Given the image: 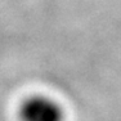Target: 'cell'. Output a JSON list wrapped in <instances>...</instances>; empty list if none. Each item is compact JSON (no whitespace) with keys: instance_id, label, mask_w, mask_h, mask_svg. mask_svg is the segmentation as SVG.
<instances>
[{"instance_id":"cell-1","label":"cell","mask_w":121,"mask_h":121,"mask_svg":"<svg viewBox=\"0 0 121 121\" xmlns=\"http://www.w3.org/2000/svg\"><path fill=\"white\" fill-rule=\"evenodd\" d=\"M22 121H63V111L58 103L48 97H31L22 104Z\"/></svg>"}]
</instances>
